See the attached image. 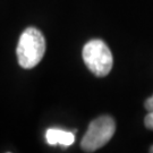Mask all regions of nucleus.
Listing matches in <instances>:
<instances>
[{
    "mask_svg": "<svg viewBox=\"0 0 153 153\" xmlns=\"http://www.w3.org/2000/svg\"><path fill=\"white\" fill-rule=\"evenodd\" d=\"M144 105H145V109L148 110V111H153V95L150 97V98L145 101Z\"/></svg>",
    "mask_w": 153,
    "mask_h": 153,
    "instance_id": "nucleus-6",
    "label": "nucleus"
},
{
    "mask_svg": "<svg viewBox=\"0 0 153 153\" xmlns=\"http://www.w3.org/2000/svg\"><path fill=\"white\" fill-rule=\"evenodd\" d=\"M115 131V120L109 116H101L90 124L82 138L81 146L85 152H94L109 142Z\"/></svg>",
    "mask_w": 153,
    "mask_h": 153,
    "instance_id": "nucleus-3",
    "label": "nucleus"
},
{
    "mask_svg": "<svg viewBox=\"0 0 153 153\" xmlns=\"http://www.w3.org/2000/svg\"><path fill=\"white\" fill-rule=\"evenodd\" d=\"M150 152H152V153H153V146H151V149H150Z\"/></svg>",
    "mask_w": 153,
    "mask_h": 153,
    "instance_id": "nucleus-7",
    "label": "nucleus"
},
{
    "mask_svg": "<svg viewBox=\"0 0 153 153\" xmlns=\"http://www.w3.org/2000/svg\"><path fill=\"white\" fill-rule=\"evenodd\" d=\"M45 140L50 145H62L69 146L75 141V135L71 131H67L59 128H50L45 133Z\"/></svg>",
    "mask_w": 153,
    "mask_h": 153,
    "instance_id": "nucleus-4",
    "label": "nucleus"
},
{
    "mask_svg": "<svg viewBox=\"0 0 153 153\" xmlns=\"http://www.w3.org/2000/svg\"><path fill=\"white\" fill-rule=\"evenodd\" d=\"M144 124H145L146 128L153 131V111H149V114L144 119Z\"/></svg>",
    "mask_w": 153,
    "mask_h": 153,
    "instance_id": "nucleus-5",
    "label": "nucleus"
},
{
    "mask_svg": "<svg viewBox=\"0 0 153 153\" xmlns=\"http://www.w3.org/2000/svg\"><path fill=\"white\" fill-rule=\"evenodd\" d=\"M83 60L88 69L99 77L107 76L114 65L112 53L108 45L98 39L91 40L84 45Z\"/></svg>",
    "mask_w": 153,
    "mask_h": 153,
    "instance_id": "nucleus-2",
    "label": "nucleus"
},
{
    "mask_svg": "<svg viewBox=\"0 0 153 153\" xmlns=\"http://www.w3.org/2000/svg\"><path fill=\"white\" fill-rule=\"evenodd\" d=\"M45 52V40L41 31L28 27L22 33L17 44V60L21 67L31 69L42 60Z\"/></svg>",
    "mask_w": 153,
    "mask_h": 153,
    "instance_id": "nucleus-1",
    "label": "nucleus"
}]
</instances>
